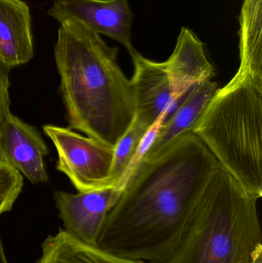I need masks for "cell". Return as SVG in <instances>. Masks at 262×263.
Wrapping results in <instances>:
<instances>
[{"instance_id":"cell-13","label":"cell","mask_w":262,"mask_h":263,"mask_svg":"<svg viewBox=\"0 0 262 263\" xmlns=\"http://www.w3.org/2000/svg\"><path fill=\"white\" fill-rule=\"evenodd\" d=\"M35 263H151L126 259L75 239L64 230L49 236L42 244Z\"/></svg>"},{"instance_id":"cell-1","label":"cell","mask_w":262,"mask_h":263,"mask_svg":"<svg viewBox=\"0 0 262 263\" xmlns=\"http://www.w3.org/2000/svg\"><path fill=\"white\" fill-rule=\"evenodd\" d=\"M219 163L192 133L138 159L103 224L98 247L126 259L169 263L189 215Z\"/></svg>"},{"instance_id":"cell-11","label":"cell","mask_w":262,"mask_h":263,"mask_svg":"<svg viewBox=\"0 0 262 263\" xmlns=\"http://www.w3.org/2000/svg\"><path fill=\"white\" fill-rule=\"evenodd\" d=\"M34 55L32 18L23 0H0V64L9 70Z\"/></svg>"},{"instance_id":"cell-2","label":"cell","mask_w":262,"mask_h":263,"mask_svg":"<svg viewBox=\"0 0 262 263\" xmlns=\"http://www.w3.org/2000/svg\"><path fill=\"white\" fill-rule=\"evenodd\" d=\"M118 48L72 20L60 23L54 57L69 129L115 148L136 115Z\"/></svg>"},{"instance_id":"cell-5","label":"cell","mask_w":262,"mask_h":263,"mask_svg":"<svg viewBox=\"0 0 262 263\" xmlns=\"http://www.w3.org/2000/svg\"><path fill=\"white\" fill-rule=\"evenodd\" d=\"M43 129L56 149V170L69 178L78 193L112 187L115 148L69 128L47 124Z\"/></svg>"},{"instance_id":"cell-15","label":"cell","mask_w":262,"mask_h":263,"mask_svg":"<svg viewBox=\"0 0 262 263\" xmlns=\"http://www.w3.org/2000/svg\"><path fill=\"white\" fill-rule=\"evenodd\" d=\"M151 130L144 123L135 118L130 127L118 141L114 148L111 172L112 187L123 190L138 157L142 143Z\"/></svg>"},{"instance_id":"cell-17","label":"cell","mask_w":262,"mask_h":263,"mask_svg":"<svg viewBox=\"0 0 262 263\" xmlns=\"http://www.w3.org/2000/svg\"><path fill=\"white\" fill-rule=\"evenodd\" d=\"M10 83L9 70L0 64V122L5 114L10 110V96H9Z\"/></svg>"},{"instance_id":"cell-10","label":"cell","mask_w":262,"mask_h":263,"mask_svg":"<svg viewBox=\"0 0 262 263\" xmlns=\"http://www.w3.org/2000/svg\"><path fill=\"white\" fill-rule=\"evenodd\" d=\"M217 87L216 83L207 80L191 88L180 100L179 104L169 120L161 122L157 126L153 140L136 159L149 160L164 151L177 139L192 133L194 126L213 97Z\"/></svg>"},{"instance_id":"cell-4","label":"cell","mask_w":262,"mask_h":263,"mask_svg":"<svg viewBox=\"0 0 262 263\" xmlns=\"http://www.w3.org/2000/svg\"><path fill=\"white\" fill-rule=\"evenodd\" d=\"M250 194L262 196V78L238 70L217 89L192 129Z\"/></svg>"},{"instance_id":"cell-8","label":"cell","mask_w":262,"mask_h":263,"mask_svg":"<svg viewBox=\"0 0 262 263\" xmlns=\"http://www.w3.org/2000/svg\"><path fill=\"white\" fill-rule=\"evenodd\" d=\"M49 148L36 128L8 111L0 122V162L32 184L48 182L44 159Z\"/></svg>"},{"instance_id":"cell-12","label":"cell","mask_w":262,"mask_h":263,"mask_svg":"<svg viewBox=\"0 0 262 263\" xmlns=\"http://www.w3.org/2000/svg\"><path fill=\"white\" fill-rule=\"evenodd\" d=\"M164 63L177 100L195 85L211 80L215 76L204 45L189 28H182L175 49Z\"/></svg>"},{"instance_id":"cell-9","label":"cell","mask_w":262,"mask_h":263,"mask_svg":"<svg viewBox=\"0 0 262 263\" xmlns=\"http://www.w3.org/2000/svg\"><path fill=\"white\" fill-rule=\"evenodd\" d=\"M134 73L130 80L135 99V119L152 129L177 101L172 82L163 63L152 61L133 51Z\"/></svg>"},{"instance_id":"cell-6","label":"cell","mask_w":262,"mask_h":263,"mask_svg":"<svg viewBox=\"0 0 262 263\" xmlns=\"http://www.w3.org/2000/svg\"><path fill=\"white\" fill-rule=\"evenodd\" d=\"M61 23L72 20L121 43L132 53V11L128 0H55L48 12Z\"/></svg>"},{"instance_id":"cell-18","label":"cell","mask_w":262,"mask_h":263,"mask_svg":"<svg viewBox=\"0 0 262 263\" xmlns=\"http://www.w3.org/2000/svg\"><path fill=\"white\" fill-rule=\"evenodd\" d=\"M0 263H9L7 258H6V253H5L4 248H3L1 236H0Z\"/></svg>"},{"instance_id":"cell-3","label":"cell","mask_w":262,"mask_h":263,"mask_svg":"<svg viewBox=\"0 0 262 263\" xmlns=\"http://www.w3.org/2000/svg\"><path fill=\"white\" fill-rule=\"evenodd\" d=\"M258 199L219 165L197 199L169 263H262Z\"/></svg>"},{"instance_id":"cell-16","label":"cell","mask_w":262,"mask_h":263,"mask_svg":"<svg viewBox=\"0 0 262 263\" xmlns=\"http://www.w3.org/2000/svg\"><path fill=\"white\" fill-rule=\"evenodd\" d=\"M23 188V176L0 162V216L10 211Z\"/></svg>"},{"instance_id":"cell-14","label":"cell","mask_w":262,"mask_h":263,"mask_svg":"<svg viewBox=\"0 0 262 263\" xmlns=\"http://www.w3.org/2000/svg\"><path fill=\"white\" fill-rule=\"evenodd\" d=\"M262 0H244L240 14L238 70L262 78Z\"/></svg>"},{"instance_id":"cell-7","label":"cell","mask_w":262,"mask_h":263,"mask_svg":"<svg viewBox=\"0 0 262 263\" xmlns=\"http://www.w3.org/2000/svg\"><path fill=\"white\" fill-rule=\"evenodd\" d=\"M122 190L108 187L76 194L55 192L54 199L65 231L84 243L98 247L106 216L119 197Z\"/></svg>"}]
</instances>
